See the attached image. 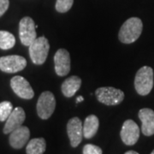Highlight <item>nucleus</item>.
I'll list each match as a JSON object with an SVG mask.
<instances>
[{"instance_id":"nucleus-1","label":"nucleus","mask_w":154,"mask_h":154,"mask_svg":"<svg viewBox=\"0 0 154 154\" xmlns=\"http://www.w3.org/2000/svg\"><path fill=\"white\" fill-rule=\"evenodd\" d=\"M143 29L142 21L138 17H131L122 25L118 38L122 43L131 44L140 38Z\"/></svg>"},{"instance_id":"nucleus-2","label":"nucleus","mask_w":154,"mask_h":154,"mask_svg":"<svg viewBox=\"0 0 154 154\" xmlns=\"http://www.w3.org/2000/svg\"><path fill=\"white\" fill-rule=\"evenodd\" d=\"M153 88V69L148 66L140 68L135 75L134 88L138 94L146 96Z\"/></svg>"},{"instance_id":"nucleus-3","label":"nucleus","mask_w":154,"mask_h":154,"mask_svg":"<svg viewBox=\"0 0 154 154\" xmlns=\"http://www.w3.org/2000/svg\"><path fill=\"white\" fill-rule=\"evenodd\" d=\"M50 50L48 39L44 37H38L29 45V55L34 64L42 65L44 63Z\"/></svg>"},{"instance_id":"nucleus-4","label":"nucleus","mask_w":154,"mask_h":154,"mask_svg":"<svg viewBox=\"0 0 154 154\" xmlns=\"http://www.w3.org/2000/svg\"><path fill=\"white\" fill-rule=\"evenodd\" d=\"M95 95L100 103L106 105H117L124 99V93L115 88H99L95 91Z\"/></svg>"},{"instance_id":"nucleus-5","label":"nucleus","mask_w":154,"mask_h":154,"mask_svg":"<svg viewBox=\"0 0 154 154\" xmlns=\"http://www.w3.org/2000/svg\"><path fill=\"white\" fill-rule=\"evenodd\" d=\"M56 108V99L53 94L50 91H45L40 94L37 102V113L41 118L46 120L53 114Z\"/></svg>"},{"instance_id":"nucleus-6","label":"nucleus","mask_w":154,"mask_h":154,"mask_svg":"<svg viewBox=\"0 0 154 154\" xmlns=\"http://www.w3.org/2000/svg\"><path fill=\"white\" fill-rule=\"evenodd\" d=\"M35 23L29 17L22 18L19 23V37L23 45L29 46L37 38Z\"/></svg>"},{"instance_id":"nucleus-7","label":"nucleus","mask_w":154,"mask_h":154,"mask_svg":"<svg viewBox=\"0 0 154 154\" xmlns=\"http://www.w3.org/2000/svg\"><path fill=\"white\" fill-rule=\"evenodd\" d=\"M27 66V60L18 55L5 56L0 57V70L5 73H17L22 71Z\"/></svg>"},{"instance_id":"nucleus-8","label":"nucleus","mask_w":154,"mask_h":154,"mask_svg":"<svg viewBox=\"0 0 154 154\" xmlns=\"http://www.w3.org/2000/svg\"><path fill=\"white\" fill-rule=\"evenodd\" d=\"M11 87L18 97L24 99H31L34 96V92L30 84L24 77L17 75L11 80Z\"/></svg>"},{"instance_id":"nucleus-9","label":"nucleus","mask_w":154,"mask_h":154,"mask_svg":"<svg viewBox=\"0 0 154 154\" xmlns=\"http://www.w3.org/2000/svg\"><path fill=\"white\" fill-rule=\"evenodd\" d=\"M121 139L127 146H133L140 138V128L133 120H126L122 127Z\"/></svg>"},{"instance_id":"nucleus-10","label":"nucleus","mask_w":154,"mask_h":154,"mask_svg":"<svg viewBox=\"0 0 154 154\" xmlns=\"http://www.w3.org/2000/svg\"><path fill=\"white\" fill-rule=\"evenodd\" d=\"M67 133L72 147H77L83 136V125L79 117H73L68 122Z\"/></svg>"},{"instance_id":"nucleus-11","label":"nucleus","mask_w":154,"mask_h":154,"mask_svg":"<svg viewBox=\"0 0 154 154\" xmlns=\"http://www.w3.org/2000/svg\"><path fill=\"white\" fill-rule=\"evenodd\" d=\"M56 74L58 76H65L70 71V55L65 49L57 51L54 56Z\"/></svg>"},{"instance_id":"nucleus-12","label":"nucleus","mask_w":154,"mask_h":154,"mask_svg":"<svg viewBox=\"0 0 154 154\" xmlns=\"http://www.w3.org/2000/svg\"><path fill=\"white\" fill-rule=\"evenodd\" d=\"M25 119L26 114L22 107L15 108L6 120V123L4 128V134H11L17 128L22 126V123L24 122Z\"/></svg>"},{"instance_id":"nucleus-13","label":"nucleus","mask_w":154,"mask_h":154,"mask_svg":"<svg viewBox=\"0 0 154 154\" xmlns=\"http://www.w3.org/2000/svg\"><path fill=\"white\" fill-rule=\"evenodd\" d=\"M30 137V131L28 127L21 126L17 128L10 134V144L15 149L22 148L28 143Z\"/></svg>"},{"instance_id":"nucleus-14","label":"nucleus","mask_w":154,"mask_h":154,"mask_svg":"<svg viewBox=\"0 0 154 154\" xmlns=\"http://www.w3.org/2000/svg\"><path fill=\"white\" fill-rule=\"evenodd\" d=\"M139 118L141 121V131L144 135L151 136L154 134V111L149 108H144L139 111Z\"/></svg>"},{"instance_id":"nucleus-15","label":"nucleus","mask_w":154,"mask_h":154,"mask_svg":"<svg viewBox=\"0 0 154 154\" xmlns=\"http://www.w3.org/2000/svg\"><path fill=\"white\" fill-rule=\"evenodd\" d=\"M81 86H82V79L80 77L76 75L69 77L62 84L61 87L62 93L67 98H71L76 94Z\"/></svg>"},{"instance_id":"nucleus-16","label":"nucleus","mask_w":154,"mask_h":154,"mask_svg":"<svg viewBox=\"0 0 154 154\" xmlns=\"http://www.w3.org/2000/svg\"><path fill=\"white\" fill-rule=\"evenodd\" d=\"M99 127V118L95 115L88 116L83 124V136L91 139L97 134Z\"/></svg>"},{"instance_id":"nucleus-17","label":"nucleus","mask_w":154,"mask_h":154,"mask_svg":"<svg viewBox=\"0 0 154 154\" xmlns=\"http://www.w3.org/2000/svg\"><path fill=\"white\" fill-rule=\"evenodd\" d=\"M46 149V142L44 138H34L29 140L26 147L27 154H43Z\"/></svg>"},{"instance_id":"nucleus-18","label":"nucleus","mask_w":154,"mask_h":154,"mask_svg":"<svg viewBox=\"0 0 154 154\" xmlns=\"http://www.w3.org/2000/svg\"><path fill=\"white\" fill-rule=\"evenodd\" d=\"M16 44L15 36L8 31H0V49L10 50Z\"/></svg>"},{"instance_id":"nucleus-19","label":"nucleus","mask_w":154,"mask_h":154,"mask_svg":"<svg viewBox=\"0 0 154 154\" xmlns=\"http://www.w3.org/2000/svg\"><path fill=\"white\" fill-rule=\"evenodd\" d=\"M13 110L12 104L9 101H4L0 103V121L5 122L10 116Z\"/></svg>"},{"instance_id":"nucleus-20","label":"nucleus","mask_w":154,"mask_h":154,"mask_svg":"<svg viewBox=\"0 0 154 154\" xmlns=\"http://www.w3.org/2000/svg\"><path fill=\"white\" fill-rule=\"evenodd\" d=\"M74 0H57L56 2V11L59 13H65L71 9Z\"/></svg>"},{"instance_id":"nucleus-21","label":"nucleus","mask_w":154,"mask_h":154,"mask_svg":"<svg viewBox=\"0 0 154 154\" xmlns=\"http://www.w3.org/2000/svg\"><path fill=\"white\" fill-rule=\"evenodd\" d=\"M83 154H103V152L98 146L88 144L83 147Z\"/></svg>"},{"instance_id":"nucleus-22","label":"nucleus","mask_w":154,"mask_h":154,"mask_svg":"<svg viewBox=\"0 0 154 154\" xmlns=\"http://www.w3.org/2000/svg\"><path fill=\"white\" fill-rule=\"evenodd\" d=\"M10 5L9 0H0V17L5 13Z\"/></svg>"},{"instance_id":"nucleus-23","label":"nucleus","mask_w":154,"mask_h":154,"mask_svg":"<svg viewBox=\"0 0 154 154\" xmlns=\"http://www.w3.org/2000/svg\"><path fill=\"white\" fill-rule=\"evenodd\" d=\"M83 100H84V98H83V97H82V96H79V97H77L76 104H78L79 102H82V101H83Z\"/></svg>"},{"instance_id":"nucleus-24","label":"nucleus","mask_w":154,"mask_h":154,"mask_svg":"<svg viewBox=\"0 0 154 154\" xmlns=\"http://www.w3.org/2000/svg\"><path fill=\"white\" fill-rule=\"evenodd\" d=\"M125 154H139L137 152H134V151H128Z\"/></svg>"},{"instance_id":"nucleus-25","label":"nucleus","mask_w":154,"mask_h":154,"mask_svg":"<svg viewBox=\"0 0 154 154\" xmlns=\"http://www.w3.org/2000/svg\"><path fill=\"white\" fill-rule=\"evenodd\" d=\"M151 154H154V150L152 151V153H151Z\"/></svg>"}]
</instances>
